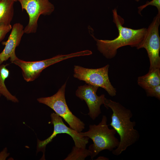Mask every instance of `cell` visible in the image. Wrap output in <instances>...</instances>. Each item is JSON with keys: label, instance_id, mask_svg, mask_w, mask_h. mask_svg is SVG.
<instances>
[{"label": "cell", "instance_id": "6da1fadb", "mask_svg": "<svg viewBox=\"0 0 160 160\" xmlns=\"http://www.w3.org/2000/svg\"><path fill=\"white\" fill-rule=\"evenodd\" d=\"M104 105L107 109L110 108L112 110L113 113L110 125L120 137L118 146L112 151L113 155L118 156L137 142L140 135L138 131L134 128L136 122L130 120L133 114L130 110L119 102L106 98Z\"/></svg>", "mask_w": 160, "mask_h": 160}, {"label": "cell", "instance_id": "7a4b0ae2", "mask_svg": "<svg viewBox=\"0 0 160 160\" xmlns=\"http://www.w3.org/2000/svg\"><path fill=\"white\" fill-rule=\"evenodd\" d=\"M112 11L113 22L118 29V36L111 40L98 39L93 36L98 50L109 59L114 57L117 49L121 47L129 45L136 47L143 39L147 31L144 28L134 29L124 27V20L117 14V9L115 8Z\"/></svg>", "mask_w": 160, "mask_h": 160}, {"label": "cell", "instance_id": "3957f363", "mask_svg": "<svg viewBox=\"0 0 160 160\" xmlns=\"http://www.w3.org/2000/svg\"><path fill=\"white\" fill-rule=\"evenodd\" d=\"M107 119L103 115L101 121L97 125L89 126L88 131L79 132L82 137H87L91 139L93 143L91 145L88 150L91 152V159L97 155L103 150H107L112 151L119 145V141L115 137L116 133L113 128L110 129L107 124Z\"/></svg>", "mask_w": 160, "mask_h": 160}, {"label": "cell", "instance_id": "277c9868", "mask_svg": "<svg viewBox=\"0 0 160 160\" xmlns=\"http://www.w3.org/2000/svg\"><path fill=\"white\" fill-rule=\"evenodd\" d=\"M66 82L59 89L56 93L49 97L37 99L40 103L45 104L53 110L69 124L70 127L79 132L84 128L85 124L73 114L67 104L65 91Z\"/></svg>", "mask_w": 160, "mask_h": 160}, {"label": "cell", "instance_id": "5b68a950", "mask_svg": "<svg viewBox=\"0 0 160 160\" xmlns=\"http://www.w3.org/2000/svg\"><path fill=\"white\" fill-rule=\"evenodd\" d=\"M91 53L90 50H87L67 55H58L49 59L34 61H24L17 57L11 63L21 68L24 79L30 82L34 80L44 69L51 65L68 58L90 55Z\"/></svg>", "mask_w": 160, "mask_h": 160}, {"label": "cell", "instance_id": "8992f818", "mask_svg": "<svg viewBox=\"0 0 160 160\" xmlns=\"http://www.w3.org/2000/svg\"><path fill=\"white\" fill-rule=\"evenodd\" d=\"M109 65L98 68H84L74 65V77L84 81L87 84L101 87L105 89L111 97L116 95V89L111 84L108 77Z\"/></svg>", "mask_w": 160, "mask_h": 160}, {"label": "cell", "instance_id": "52a82bcc", "mask_svg": "<svg viewBox=\"0 0 160 160\" xmlns=\"http://www.w3.org/2000/svg\"><path fill=\"white\" fill-rule=\"evenodd\" d=\"M160 24V14L158 13L147 28L143 39L136 47L137 49L144 48L146 50L150 63L149 70L160 69V37L159 31Z\"/></svg>", "mask_w": 160, "mask_h": 160}, {"label": "cell", "instance_id": "ba28073f", "mask_svg": "<svg viewBox=\"0 0 160 160\" xmlns=\"http://www.w3.org/2000/svg\"><path fill=\"white\" fill-rule=\"evenodd\" d=\"M22 10H25L28 15L29 20L27 25L24 28V33L26 34L36 32L38 21L41 15H49L54 11V5L49 0H18Z\"/></svg>", "mask_w": 160, "mask_h": 160}, {"label": "cell", "instance_id": "9c48e42d", "mask_svg": "<svg viewBox=\"0 0 160 160\" xmlns=\"http://www.w3.org/2000/svg\"><path fill=\"white\" fill-rule=\"evenodd\" d=\"M51 122L54 126V130L52 135L46 139L41 140L38 139L37 152L41 151L44 154L46 145L51 142L58 134L65 133L70 135L73 140L75 146L85 148L88 143L89 138L82 137L77 131L67 127L63 122L62 117L55 113L51 114Z\"/></svg>", "mask_w": 160, "mask_h": 160}, {"label": "cell", "instance_id": "30bf717a", "mask_svg": "<svg viewBox=\"0 0 160 160\" xmlns=\"http://www.w3.org/2000/svg\"><path fill=\"white\" fill-rule=\"evenodd\" d=\"M99 87L87 84L79 87L76 95L82 100H84L89 109L88 114L95 120L101 113L100 106L104 104L105 97L104 94L100 96L96 94Z\"/></svg>", "mask_w": 160, "mask_h": 160}, {"label": "cell", "instance_id": "8fae6325", "mask_svg": "<svg viewBox=\"0 0 160 160\" xmlns=\"http://www.w3.org/2000/svg\"><path fill=\"white\" fill-rule=\"evenodd\" d=\"M11 30L7 40L2 43L5 47L0 53V60L3 63L9 58L11 62L17 57L15 54V49L19 45L24 33L23 26L20 23L14 24Z\"/></svg>", "mask_w": 160, "mask_h": 160}, {"label": "cell", "instance_id": "7c38bea8", "mask_svg": "<svg viewBox=\"0 0 160 160\" xmlns=\"http://www.w3.org/2000/svg\"><path fill=\"white\" fill-rule=\"evenodd\" d=\"M138 85L143 89L160 85V69L149 70L145 75L139 77Z\"/></svg>", "mask_w": 160, "mask_h": 160}, {"label": "cell", "instance_id": "4fadbf2b", "mask_svg": "<svg viewBox=\"0 0 160 160\" xmlns=\"http://www.w3.org/2000/svg\"><path fill=\"white\" fill-rule=\"evenodd\" d=\"M13 0L0 1V25L10 24L14 15Z\"/></svg>", "mask_w": 160, "mask_h": 160}, {"label": "cell", "instance_id": "5bb4252c", "mask_svg": "<svg viewBox=\"0 0 160 160\" xmlns=\"http://www.w3.org/2000/svg\"><path fill=\"white\" fill-rule=\"evenodd\" d=\"M7 65L2 64L0 66V92L7 100L15 103L18 102V99L9 92L5 84V80L9 74V71L6 67Z\"/></svg>", "mask_w": 160, "mask_h": 160}, {"label": "cell", "instance_id": "9a60e30c", "mask_svg": "<svg viewBox=\"0 0 160 160\" xmlns=\"http://www.w3.org/2000/svg\"><path fill=\"white\" fill-rule=\"evenodd\" d=\"M91 154V152L88 149L75 146L73 147L71 152L64 160H84L87 157L90 156Z\"/></svg>", "mask_w": 160, "mask_h": 160}, {"label": "cell", "instance_id": "2e32d148", "mask_svg": "<svg viewBox=\"0 0 160 160\" xmlns=\"http://www.w3.org/2000/svg\"><path fill=\"white\" fill-rule=\"evenodd\" d=\"M144 89L148 97H154L160 100V85L148 87Z\"/></svg>", "mask_w": 160, "mask_h": 160}, {"label": "cell", "instance_id": "e0dca14e", "mask_svg": "<svg viewBox=\"0 0 160 160\" xmlns=\"http://www.w3.org/2000/svg\"><path fill=\"white\" fill-rule=\"evenodd\" d=\"M150 5L156 7L158 10V13L160 14V0H152L150 1H147L145 4L138 7V13L141 15V11L146 7Z\"/></svg>", "mask_w": 160, "mask_h": 160}, {"label": "cell", "instance_id": "ac0fdd59", "mask_svg": "<svg viewBox=\"0 0 160 160\" xmlns=\"http://www.w3.org/2000/svg\"><path fill=\"white\" fill-rule=\"evenodd\" d=\"M11 24L0 25V42L4 39L7 34L12 29Z\"/></svg>", "mask_w": 160, "mask_h": 160}, {"label": "cell", "instance_id": "d6986e66", "mask_svg": "<svg viewBox=\"0 0 160 160\" xmlns=\"http://www.w3.org/2000/svg\"><path fill=\"white\" fill-rule=\"evenodd\" d=\"M9 154V153L7 152V148H5L2 151L0 152V160H6Z\"/></svg>", "mask_w": 160, "mask_h": 160}, {"label": "cell", "instance_id": "ffe728a7", "mask_svg": "<svg viewBox=\"0 0 160 160\" xmlns=\"http://www.w3.org/2000/svg\"><path fill=\"white\" fill-rule=\"evenodd\" d=\"M2 63L3 62L1 60H0V66L2 64Z\"/></svg>", "mask_w": 160, "mask_h": 160}, {"label": "cell", "instance_id": "44dd1931", "mask_svg": "<svg viewBox=\"0 0 160 160\" xmlns=\"http://www.w3.org/2000/svg\"><path fill=\"white\" fill-rule=\"evenodd\" d=\"M137 2H138L139 1H140V0H135Z\"/></svg>", "mask_w": 160, "mask_h": 160}, {"label": "cell", "instance_id": "7402d4cb", "mask_svg": "<svg viewBox=\"0 0 160 160\" xmlns=\"http://www.w3.org/2000/svg\"><path fill=\"white\" fill-rule=\"evenodd\" d=\"M1 0H0V1H1ZM13 0L15 2L17 1H18V0Z\"/></svg>", "mask_w": 160, "mask_h": 160}, {"label": "cell", "instance_id": "603a6c76", "mask_svg": "<svg viewBox=\"0 0 160 160\" xmlns=\"http://www.w3.org/2000/svg\"><path fill=\"white\" fill-rule=\"evenodd\" d=\"M1 95H2V94H1V92H0V97H1Z\"/></svg>", "mask_w": 160, "mask_h": 160}]
</instances>
